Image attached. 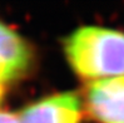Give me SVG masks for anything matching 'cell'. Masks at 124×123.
<instances>
[{"label":"cell","instance_id":"obj_1","mask_svg":"<svg viewBox=\"0 0 124 123\" xmlns=\"http://www.w3.org/2000/svg\"><path fill=\"white\" fill-rule=\"evenodd\" d=\"M65 54L75 73L85 79L124 75V33L83 26L65 41Z\"/></svg>","mask_w":124,"mask_h":123},{"label":"cell","instance_id":"obj_2","mask_svg":"<svg viewBox=\"0 0 124 123\" xmlns=\"http://www.w3.org/2000/svg\"><path fill=\"white\" fill-rule=\"evenodd\" d=\"M86 108L99 123H124V75L93 82L86 90Z\"/></svg>","mask_w":124,"mask_h":123},{"label":"cell","instance_id":"obj_3","mask_svg":"<svg viewBox=\"0 0 124 123\" xmlns=\"http://www.w3.org/2000/svg\"><path fill=\"white\" fill-rule=\"evenodd\" d=\"M82 118L80 99L74 93L52 96L29 106L21 112L20 123H79Z\"/></svg>","mask_w":124,"mask_h":123},{"label":"cell","instance_id":"obj_4","mask_svg":"<svg viewBox=\"0 0 124 123\" xmlns=\"http://www.w3.org/2000/svg\"><path fill=\"white\" fill-rule=\"evenodd\" d=\"M31 50L26 41L0 23V83L23 77L31 64Z\"/></svg>","mask_w":124,"mask_h":123},{"label":"cell","instance_id":"obj_5","mask_svg":"<svg viewBox=\"0 0 124 123\" xmlns=\"http://www.w3.org/2000/svg\"><path fill=\"white\" fill-rule=\"evenodd\" d=\"M0 123H20V121L15 114L0 112Z\"/></svg>","mask_w":124,"mask_h":123},{"label":"cell","instance_id":"obj_6","mask_svg":"<svg viewBox=\"0 0 124 123\" xmlns=\"http://www.w3.org/2000/svg\"><path fill=\"white\" fill-rule=\"evenodd\" d=\"M3 94H4V88H3V84L0 83V102H1V98H3Z\"/></svg>","mask_w":124,"mask_h":123}]
</instances>
